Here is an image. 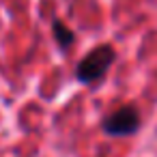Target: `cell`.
Returning a JSON list of instances; mask_svg holds the SVG:
<instances>
[{
  "mask_svg": "<svg viewBox=\"0 0 157 157\" xmlns=\"http://www.w3.org/2000/svg\"><path fill=\"white\" fill-rule=\"evenodd\" d=\"M112 63H114V50L110 45H99L80 60L75 75L80 82H95L108 71Z\"/></svg>",
  "mask_w": 157,
  "mask_h": 157,
  "instance_id": "6da1fadb",
  "label": "cell"
},
{
  "mask_svg": "<svg viewBox=\"0 0 157 157\" xmlns=\"http://www.w3.org/2000/svg\"><path fill=\"white\" fill-rule=\"evenodd\" d=\"M140 127V114L133 105H123L118 110H114L110 116H105L103 121V129L110 136H131L136 133Z\"/></svg>",
  "mask_w": 157,
  "mask_h": 157,
  "instance_id": "7a4b0ae2",
  "label": "cell"
},
{
  "mask_svg": "<svg viewBox=\"0 0 157 157\" xmlns=\"http://www.w3.org/2000/svg\"><path fill=\"white\" fill-rule=\"evenodd\" d=\"M54 37H56V41H58V45L60 48H69L71 43H73V33L63 24V22H54Z\"/></svg>",
  "mask_w": 157,
  "mask_h": 157,
  "instance_id": "3957f363",
  "label": "cell"
}]
</instances>
